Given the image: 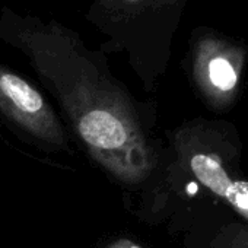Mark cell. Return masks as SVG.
I'll list each match as a JSON object with an SVG mask.
<instances>
[{
    "label": "cell",
    "mask_w": 248,
    "mask_h": 248,
    "mask_svg": "<svg viewBox=\"0 0 248 248\" xmlns=\"http://www.w3.org/2000/svg\"><path fill=\"white\" fill-rule=\"evenodd\" d=\"M209 248H248V225L233 216L219 223Z\"/></svg>",
    "instance_id": "cell-6"
},
{
    "label": "cell",
    "mask_w": 248,
    "mask_h": 248,
    "mask_svg": "<svg viewBox=\"0 0 248 248\" xmlns=\"http://www.w3.org/2000/svg\"><path fill=\"white\" fill-rule=\"evenodd\" d=\"M0 40L28 59L105 171L129 184L151 175L154 151L129 93L109 73L102 53L56 19L21 15L8 6L0 11Z\"/></svg>",
    "instance_id": "cell-1"
},
{
    "label": "cell",
    "mask_w": 248,
    "mask_h": 248,
    "mask_svg": "<svg viewBox=\"0 0 248 248\" xmlns=\"http://www.w3.org/2000/svg\"><path fill=\"white\" fill-rule=\"evenodd\" d=\"M178 162L216 202L248 225V178L242 167V140L226 120H196L174 139Z\"/></svg>",
    "instance_id": "cell-2"
},
{
    "label": "cell",
    "mask_w": 248,
    "mask_h": 248,
    "mask_svg": "<svg viewBox=\"0 0 248 248\" xmlns=\"http://www.w3.org/2000/svg\"><path fill=\"white\" fill-rule=\"evenodd\" d=\"M202 53L194 67V79L204 104L216 114H226L235 104L239 89L236 64L220 53Z\"/></svg>",
    "instance_id": "cell-5"
},
{
    "label": "cell",
    "mask_w": 248,
    "mask_h": 248,
    "mask_svg": "<svg viewBox=\"0 0 248 248\" xmlns=\"http://www.w3.org/2000/svg\"><path fill=\"white\" fill-rule=\"evenodd\" d=\"M108 248H142V247L133 241H129V239H118L114 244H111Z\"/></svg>",
    "instance_id": "cell-7"
},
{
    "label": "cell",
    "mask_w": 248,
    "mask_h": 248,
    "mask_svg": "<svg viewBox=\"0 0 248 248\" xmlns=\"http://www.w3.org/2000/svg\"><path fill=\"white\" fill-rule=\"evenodd\" d=\"M0 112L34 138L66 148V135L51 105L27 79L0 64Z\"/></svg>",
    "instance_id": "cell-4"
},
{
    "label": "cell",
    "mask_w": 248,
    "mask_h": 248,
    "mask_svg": "<svg viewBox=\"0 0 248 248\" xmlns=\"http://www.w3.org/2000/svg\"><path fill=\"white\" fill-rule=\"evenodd\" d=\"M164 0H93L85 19L105 34L107 48L136 51L146 43L159 19Z\"/></svg>",
    "instance_id": "cell-3"
}]
</instances>
